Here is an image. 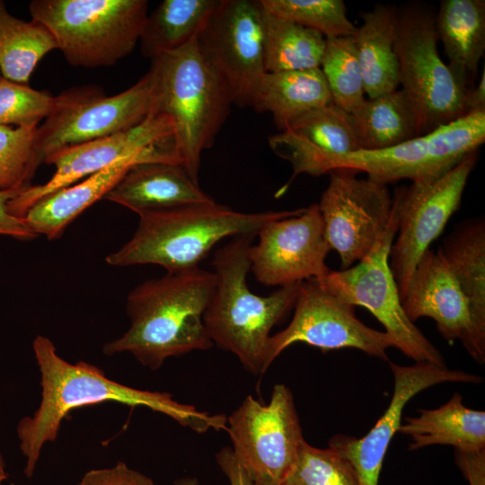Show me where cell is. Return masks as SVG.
I'll return each instance as SVG.
<instances>
[{"label":"cell","mask_w":485,"mask_h":485,"mask_svg":"<svg viewBox=\"0 0 485 485\" xmlns=\"http://www.w3.org/2000/svg\"><path fill=\"white\" fill-rule=\"evenodd\" d=\"M255 235L233 237L213 258L215 287L204 313L214 345L237 357L255 375L267 371L271 329L294 308L299 284L281 287L267 296L251 291L248 250Z\"/></svg>","instance_id":"4"},{"label":"cell","mask_w":485,"mask_h":485,"mask_svg":"<svg viewBox=\"0 0 485 485\" xmlns=\"http://www.w3.org/2000/svg\"><path fill=\"white\" fill-rule=\"evenodd\" d=\"M269 145L293 169L290 180L277 196L283 194L298 174L318 177L329 158L360 150L350 113L332 102L305 113L270 136Z\"/></svg>","instance_id":"20"},{"label":"cell","mask_w":485,"mask_h":485,"mask_svg":"<svg viewBox=\"0 0 485 485\" xmlns=\"http://www.w3.org/2000/svg\"><path fill=\"white\" fill-rule=\"evenodd\" d=\"M148 72L152 112L171 119L181 165L199 183L201 154L213 146L230 113V93L198 35L182 48L152 58Z\"/></svg>","instance_id":"3"},{"label":"cell","mask_w":485,"mask_h":485,"mask_svg":"<svg viewBox=\"0 0 485 485\" xmlns=\"http://www.w3.org/2000/svg\"><path fill=\"white\" fill-rule=\"evenodd\" d=\"M32 348L40 372L41 401L33 415L23 417L16 433L26 459L24 474H34L41 450L54 442L62 420L73 410L102 402L130 407L144 406L163 413L198 433L226 428L225 415H212L175 401L168 392L139 390L108 378L98 366L79 361L69 363L57 352L54 343L38 335Z\"/></svg>","instance_id":"1"},{"label":"cell","mask_w":485,"mask_h":485,"mask_svg":"<svg viewBox=\"0 0 485 485\" xmlns=\"http://www.w3.org/2000/svg\"><path fill=\"white\" fill-rule=\"evenodd\" d=\"M320 68L333 104L351 113L366 100L363 75L352 36L326 39Z\"/></svg>","instance_id":"32"},{"label":"cell","mask_w":485,"mask_h":485,"mask_svg":"<svg viewBox=\"0 0 485 485\" xmlns=\"http://www.w3.org/2000/svg\"><path fill=\"white\" fill-rule=\"evenodd\" d=\"M466 110L467 113L485 110V69H482V74L480 81L473 88H472L466 97Z\"/></svg>","instance_id":"41"},{"label":"cell","mask_w":485,"mask_h":485,"mask_svg":"<svg viewBox=\"0 0 485 485\" xmlns=\"http://www.w3.org/2000/svg\"><path fill=\"white\" fill-rule=\"evenodd\" d=\"M466 296L479 342L485 347V220L457 224L439 247Z\"/></svg>","instance_id":"27"},{"label":"cell","mask_w":485,"mask_h":485,"mask_svg":"<svg viewBox=\"0 0 485 485\" xmlns=\"http://www.w3.org/2000/svg\"><path fill=\"white\" fill-rule=\"evenodd\" d=\"M138 216L215 199L195 182L182 165L144 163L131 167L105 196Z\"/></svg>","instance_id":"22"},{"label":"cell","mask_w":485,"mask_h":485,"mask_svg":"<svg viewBox=\"0 0 485 485\" xmlns=\"http://www.w3.org/2000/svg\"><path fill=\"white\" fill-rule=\"evenodd\" d=\"M159 151L172 152L178 156L174 145V126L166 115L151 112L144 121L132 128L54 154L46 161L55 165L52 177L43 184L30 185L22 190L8 202L7 209L13 216L23 218L36 202L58 190L123 159Z\"/></svg>","instance_id":"16"},{"label":"cell","mask_w":485,"mask_h":485,"mask_svg":"<svg viewBox=\"0 0 485 485\" xmlns=\"http://www.w3.org/2000/svg\"><path fill=\"white\" fill-rule=\"evenodd\" d=\"M352 36L368 99L398 90L399 63L394 51L398 7L377 4L361 13Z\"/></svg>","instance_id":"24"},{"label":"cell","mask_w":485,"mask_h":485,"mask_svg":"<svg viewBox=\"0 0 485 485\" xmlns=\"http://www.w3.org/2000/svg\"><path fill=\"white\" fill-rule=\"evenodd\" d=\"M55 97L0 75V126H38L51 112Z\"/></svg>","instance_id":"36"},{"label":"cell","mask_w":485,"mask_h":485,"mask_svg":"<svg viewBox=\"0 0 485 485\" xmlns=\"http://www.w3.org/2000/svg\"><path fill=\"white\" fill-rule=\"evenodd\" d=\"M173 485H198V481L196 478L184 477L176 480Z\"/></svg>","instance_id":"42"},{"label":"cell","mask_w":485,"mask_h":485,"mask_svg":"<svg viewBox=\"0 0 485 485\" xmlns=\"http://www.w3.org/2000/svg\"><path fill=\"white\" fill-rule=\"evenodd\" d=\"M436 12L414 2L398 7L394 51L399 85L414 113L418 135L468 114L467 90L455 78L437 49Z\"/></svg>","instance_id":"7"},{"label":"cell","mask_w":485,"mask_h":485,"mask_svg":"<svg viewBox=\"0 0 485 485\" xmlns=\"http://www.w3.org/2000/svg\"><path fill=\"white\" fill-rule=\"evenodd\" d=\"M294 316L281 331L270 336L267 368L287 347L303 342L323 351L352 348L387 360L386 350L394 347L390 336L366 326L350 305L317 279L299 284Z\"/></svg>","instance_id":"12"},{"label":"cell","mask_w":485,"mask_h":485,"mask_svg":"<svg viewBox=\"0 0 485 485\" xmlns=\"http://www.w3.org/2000/svg\"><path fill=\"white\" fill-rule=\"evenodd\" d=\"M144 163H170L181 164L172 152L146 153L123 159L94 173L81 182L58 190L36 202L25 214L23 220L37 234L48 240L60 237L66 227L87 207L108 192L134 165Z\"/></svg>","instance_id":"21"},{"label":"cell","mask_w":485,"mask_h":485,"mask_svg":"<svg viewBox=\"0 0 485 485\" xmlns=\"http://www.w3.org/2000/svg\"><path fill=\"white\" fill-rule=\"evenodd\" d=\"M215 287V275L201 268L143 282L127 297L128 330L103 345L107 356L128 352L151 370L165 360L214 344L204 323V313Z\"/></svg>","instance_id":"2"},{"label":"cell","mask_w":485,"mask_h":485,"mask_svg":"<svg viewBox=\"0 0 485 485\" xmlns=\"http://www.w3.org/2000/svg\"><path fill=\"white\" fill-rule=\"evenodd\" d=\"M321 68L266 72L255 93L252 108L269 112L279 131L305 113L331 103Z\"/></svg>","instance_id":"26"},{"label":"cell","mask_w":485,"mask_h":485,"mask_svg":"<svg viewBox=\"0 0 485 485\" xmlns=\"http://www.w3.org/2000/svg\"><path fill=\"white\" fill-rule=\"evenodd\" d=\"M325 44L321 33L264 10L266 72L320 68Z\"/></svg>","instance_id":"31"},{"label":"cell","mask_w":485,"mask_h":485,"mask_svg":"<svg viewBox=\"0 0 485 485\" xmlns=\"http://www.w3.org/2000/svg\"><path fill=\"white\" fill-rule=\"evenodd\" d=\"M218 0H164L147 15L140 39L142 55L150 59L177 50L206 25Z\"/></svg>","instance_id":"28"},{"label":"cell","mask_w":485,"mask_h":485,"mask_svg":"<svg viewBox=\"0 0 485 485\" xmlns=\"http://www.w3.org/2000/svg\"><path fill=\"white\" fill-rule=\"evenodd\" d=\"M399 207L392 198L388 226L370 251L357 264L330 270L318 280L345 303L367 309L398 348L416 362L446 366L439 350L406 315L389 263L390 249L399 225Z\"/></svg>","instance_id":"9"},{"label":"cell","mask_w":485,"mask_h":485,"mask_svg":"<svg viewBox=\"0 0 485 485\" xmlns=\"http://www.w3.org/2000/svg\"><path fill=\"white\" fill-rule=\"evenodd\" d=\"M318 203L325 239L345 269L362 260L386 230L392 198L386 184L357 177L349 169L331 171Z\"/></svg>","instance_id":"14"},{"label":"cell","mask_w":485,"mask_h":485,"mask_svg":"<svg viewBox=\"0 0 485 485\" xmlns=\"http://www.w3.org/2000/svg\"><path fill=\"white\" fill-rule=\"evenodd\" d=\"M456 462L470 485H485V450L477 452L455 451Z\"/></svg>","instance_id":"39"},{"label":"cell","mask_w":485,"mask_h":485,"mask_svg":"<svg viewBox=\"0 0 485 485\" xmlns=\"http://www.w3.org/2000/svg\"><path fill=\"white\" fill-rule=\"evenodd\" d=\"M280 485H361L351 463L335 449L303 442Z\"/></svg>","instance_id":"34"},{"label":"cell","mask_w":485,"mask_h":485,"mask_svg":"<svg viewBox=\"0 0 485 485\" xmlns=\"http://www.w3.org/2000/svg\"><path fill=\"white\" fill-rule=\"evenodd\" d=\"M216 459L220 469L227 477L230 485H253L231 447L222 448L216 454Z\"/></svg>","instance_id":"40"},{"label":"cell","mask_w":485,"mask_h":485,"mask_svg":"<svg viewBox=\"0 0 485 485\" xmlns=\"http://www.w3.org/2000/svg\"><path fill=\"white\" fill-rule=\"evenodd\" d=\"M152 108L149 72L131 87L111 96L90 85L66 90L55 97L50 114L38 127L36 152L40 162L46 163L62 149L137 126L151 114Z\"/></svg>","instance_id":"10"},{"label":"cell","mask_w":485,"mask_h":485,"mask_svg":"<svg viewBox=\"0 0 485 485\" xmlns=\"http://www.w3.org/2000/svg\"><path fill=\"white\" fill-rule=\"evenodd\" d=\"M226 424L232 450L253 485H280L304 441L290 389L276 384L267 405L248 395Z\"/></svg>","instance_id":"11"},{"label":"cell","mask_w":485,"mask_h":485,"mask_svg":"<svg viewBox=\"0 0 485 485\" xmlns=\"http://www.w3.org/2000/svg\"><path fill=\"white\" fill-rule=\"evenodd\" d=\"M262 8L321 33L325 39L349 37L357 27L348 19L342 0H260Z\"/></svg>","instance_id":"33"},{"label":"cell","mask_w":485,"mask_h":485,"mask_svg":"<svg viewBox=\"0 0 485 485\" xmlns=\"http://www.w3.org/2000/svg\"><path fill=\"white\" fill-rule=\"evenodd\" d=\"M77 485H157L151 478L118 462L110 468L88 471Z\"/></svg>","instance_id":"37"},{"label":"cell","mask_w":485,"mask_h":485,"mask_svg":"<svg viewBox=\"0 0 485 485\" xmlns=\"http://www.w3.org/2000/svg\"><path fill=\"white\" fill-rule=\"evenodd\" d=\"M295 210L245 213L216 201L139 216L133 236L106 258L116 267L155 264L169 273L198 268L211 249L226 237L257 236L269 221Z\"/></svg>","instance_id":"5"},{"label":"cell","mask_w":485,"mask_h":485,"mask_svg":"<svg viewBox=\"0 0 485 485\" xmlns=\"http://www.w3.org/2000/svg\"><path fill=\"white\" fill-rule=\"evenodd\" d=\"M435 26L448 67L467 90L476 84L485 51V1L442 0Z\"/></svg>","instance_id":"23"},{"label":"cell","mask_w":485,"mask_h":485,"mask_svg":"<svg viewBox=\"0 0 485 485\" xmlns=\"http://www.w3.org/2000/svg\"><path fill=\"white\" fill-rule=\"evenodd\" d=\"M257 235L259 242L250 246L248 258L250 270L264 286L281 287L320 280L331 270L326 265L331 249L318 204L269 221Z\"/></svg>","instance_id":"17"},{"label":"cell","mask_w":485,"mask_h":485,"mask_svg":"<svg viewBox=\"0 0 485 485\" xmlns=\"http://www.w3.org/2000/svg\"><path fill=\"white\" fill-rule=\"evenodd\" d=\"M233 104L252 106L264 74V10L260 0H218L198 34Z\"/></svg>","instance_id":"15"},{"label":"cell","mask_w":485,"mask_h":485,"mask_svg":"<svg viewBox=\"0 0 485 485\" xmlns=\"http://www.w3.org/2000/svg\"><path fill=\"white\" fill-rule=\"evenodd\" d=\"M33 21L54 37L74 66H110L139 42L148 15L146 0H33Z\"/></svg>","instance_id":"6"},{"label":"cell","mask_w":485,"mask_h":485,"mask_svg":"<svg viewBox=\"0 0 485 485\" xmlns=\"http://www.w3.org/2000/svg\"><path fill=\"white\" fill-rule=\"evenodd\" d=\"M476 152L468 154L442 177L428 184L401 186L393 199L399 207L396 239L390 249V268L399 288L405 292L414 269L429 245L443 232L460 207Z\"/></svg>","instance_id":"13"},{"label":"cell","mask_w":485,"mask_h":485,"mask_svg":"<svg viewBox=\"0 0 485 485\" xmlns=\"http://www.w3.org/2000/svg\"><path fill=\"white\" fill-rule=\"evenodd\" d=\"M21 191H0V235L18 240H31L38 235L26 225L22 218L13 216L7 209L8 202Z\"/></svg>","instance_id":"38"},{"label":"cell","mask_w":485,"mask_h":485,"mask_svg":"<svg viewBox=\"0 0 485 485\" xmlns=\"http://www.w3.org/2000/svg\"><path fill=\"white\" fill-rule=\"evenodd\" d=\"M57 49L51 33L40 23L12 15L0 0V73L3 77L27 84L41 58Z\"/></svg>","instance_id":"30"},{"label":"cell","mask_w":485,"mask_h":485,"mask_svg":"<svg viewBox=\"0 0 485 485\" xmlns=\"http://www.w3.org/2000/svg\"><path fill=\"white\" fill-rule=\"evenodd\" d=\"M484 140L485 110L471 112L392 147L331 157L322 165L321 175L349 169L386 185L401 180L428 184L475 153Z\"/></svg>","instance_id":"8"},{"label":"cell","mask_w":485,"mask_h":485,"mask_svg":"<svg viewBox=\"0 0 485 485\" xmlns=\"http://www.w3.org/2000/svg\"><path fill=\"white\" fill-rule=\"evenodd\" d=\"M8 473L5 470V463L3 455L0 454V485H3L4 481L7 479Z\"/></svg>","instance_id":"43"},{"label":"cell","mask_w":485,"mask_h":485,"mask_svg":"<svg viewBox=\"0 0 485 485\" xmlns=\"http://www.w3.org/2000/svg\"><path fill=\"white\" fill-rule=\"evenodd\" d=\"M401 301L411 322L433 319L445 340H460L474 360L485 362V347L478 340L468 300L440 248L424 252Z\"/></svg>","instance_id":"19"},{"label":"cell","mask_w":485,"mask_h":485,"mask_svg":"<svg viewBox=\"0 0 485 485\" xmlns=\"http://www.w3.org/2000/svg\"><path fill=\"white\" fill-rule=\"evenodd\" d=\"M419 412L405 418L398 430L411 437L410 451L432 445H452L459 452L485 450V412L465 407L460 393L439 408Z\"/></svg>","instance_id":"25"},{"label":"cell","mask_w":485,"mask_h":485,"mask_svg":"<svg viewBox=\"0 0 485 485\" xmlns=\"http://www.w3.org/2000/svg\"><path fill=\"white\" fill-rule=\"evenodd\" d=\"M350 115L360 150L384 149L419 137L414 113L401 90L366 99Z\"/></svg>","instance_id":"29"},{"label":"cell","mask_w":485,"mask_h":485,"mask_svg":"<svg viewBox=\"0 0 485 485\" xmlns=\"http://www.w3.org/2000/svg\"><path fill=\"white\" fill-rule=\"evenodd\" d=\"M39 126H0V191L22 190L41 163L35 149Z\"/></svg>","instance_id":"35"},{"label":"cell","mask_w":485,"mask_h":485,"mask_svg":"<svg viewBox=\"0 0 485 485\" xmlns=\"http://www.w3.org/2000/svg\"><path fill=\"white\" fill-rule=\"evenodd\" d=\"M394 377L392 400L383 416L361 438L337 435L329 445L354 467L361 485H378L383 462L390 443L401 425L402 412L419 392L445 382L481 383L482 378L464 371L451 370L427 362L412 366L390 363Z\"/></svg>","instance_id":"18"}]
</instances>
